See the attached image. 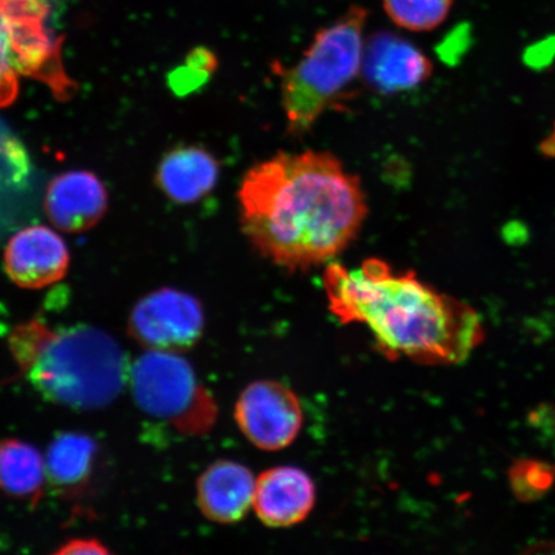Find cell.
Masks as SVG:
<instances>
[{
    "instance_id": "16",
    "label": "cell",
    "mask_w": 555,
    "mask_h": 555,
    "mask_svg": "<svg viewBox=\"0 0 555 555\" xmlns=\"http://www.w3.org/2000/svg\"><path fill=\"white\" fill-rule=\"evenodd\" d=\"M47 481L46 461L25 441H0V489L5 494L37 503Z\"/></svg>"
},
{
    "instance_id": "17",
    "label": "cell",
    "mask_w": 555,
    "mask_h": 555,
    "mask_svg": "<svg viewBox=\"0 0 555 555\" xmlns=\"http://www.w3.org/2000/svg\"><path fill=\"white\" fill-rule=\"evenodd\" d=\"M454 0H384L387 16L400 29L425 33L446 21Z\"/></svg>"
},
{
    "instance_id": "5",
    "label": "cell",
    "mask_w": 555,
    "mask_h": 555,
    "mask_svg": "<svg viewBox=\"0 0 555 555\" xmlns=\"http://www.w3.org/2000/svg\"><path fill=\"white\" fill-rule=\"evenodd\" d=\"M128 385L145 414L170 423L179 433L203 435L217 421V402L179 352H144L130 365Z\"/></svg>"
},
{
    "instance_id": "18",
    "label": "cell",
    "mask_w": 555,
    "mask_h": 555,
    "mask_svg": "<svg viewBox=\"0 0 555 555\" xmlns=\"http://www.w3.org/2000/svg\"><path fill=\"white\" fill-rule=\"evenodd\" d=\"M509 482L519 501H539L555 483V464L531 460L516 462L509 470Z\"/></svg>"
},
{
    "instance_id": "21",
    "label": "cell",
    "mask_w": 555,
    "mask_h": 555,
    "mask_svg": "<svg viewBox=\"0 0 555 555\" xmlns=\"http://www.w3.org/2000/svg\"><path fill=\"white\" fill-rule=\"evenodd\" d=\"M530 425L555 456V406L543 404L529 416Z\"/></svg>"
},
{
    "instance_id": "3",
    "label": "cell",
    "mask_w": 555,
    "mask_h": 555,
    "mask_svg": "<svg viewBox=\"0 0 555 555\" xmlns=\"http://www.w3.org/2000/svg\"><path fill=\"white\" fill-rule=\"evenodd\" d=\"M10 349L41 398L74 411L113 404L129 382L130 363L120 344L90 325L53 331L34 319L11 332Z\"/></svg>"
},
{
    "instance_id": "11",
    "label": "cell",
    "mask_w": 555,
    "mask_h": 555,
    "mask_svg": "<svg viewBox=\"0 0 555 555\" xmlns=\"http://www.w3.org/2000/svg\"><path fill=\"white\" fill-rule=\"evenodd\" d=\"M317 489L307 472L281 466L256 478L253 509L261 522L274 529L301 524L314 508Z\"/></svg>"
},
{
    "instance_id": "10",
    "label": "cell",
    "mask_w": 555,
    "mask_h": 555,
    "mask_svg": "<svg viewBox=\"0 0 555 555\" xmlns=\"http://www.w3.org/2000/svg\"><path fill=\"white\" fill-rule=\"evenodd\" d=\"M68 248L60 234L44 225L27 227L13 235L4 253V268L23 288H44L65 276Z\"/></svg>"
},
{
    "instance_id": "24",
    "label": "cell",
    "mask_w": 555,
    "mask_h": 555,
    "mask_svg": "<svg viewBox=\"0 0 555 555\" xmlns=\"http://www.w3.org/2000/svg\"><path fill=\"white\" fill-rule=\"evenodd\" d=\"M520 555H555L554 541H541V543L533 544Z\"/></svg>"
},
{
    "instance_id": "4",
    "label": "cell",
    "mask_w": 555,
    "mask_h": 555,
    "mask_svg": "<svg viewBox=\"0 0 555 555\" xmlns=\"http://www.w3.org/2000/svg\"><path fill=\"white\" fill-rule=\"evenodd\" d=\"M367 12L351 5L319 30L297 64L282 74V106L289 133H307L362 75Z\"/></svg>"
},
{
    "instance_id": "2",
    "label": "cell",
    "mask_w": 555,
    "mask_h": 555,
    "mask_svg": "<svg viewBox=\"0 0 555 555\" xmlns=\"http://www.w3.org/2000/svg\"><path fill=\"white\" fill-rule=\"evenodd\" d=\"M323 286L332 314L344 324L366 325L390 359L457 364L483 339L474 309L437 293L413 272H395L384 260L367 259L353 269L332 262Z\"/></svg>"
},
{
    "instance_id": "26",
    "label": "cell",
    "mask_w": 555,
    "mask_h": 555,
    "mask_svg": "<svg viewBox=\"0 0 555 555\" xmlns=\"http://www.w3.org/2000/svg\"><path fill=\"white\" fill-rule=\"evenodd\" d=\"M44 2H46V0H44Z\"/></svg>"
},
{
    "instance_id": "22",
    "label": "cell",
    "mask_w": 555,
    "mask_h": 555,
    "mask_svg": "<svg viewBox=\"0 0 555 555\" xmlns=\"http://www.w3.org/2000/svg\"><path fill=\"white\" fill-rule=\"evenodd\" d=\"M52 555H114L106 546L94 539H75L62 545Z\"/></svg>"
},
{
    "instance_id": "1",
    "label": "cell",
    "mask_w": 555,
    "mask_h": 555,
    "mask_svg": "<svg viewBox=\"0 0 555 555\" xmlns=\"http://www.w3.org/2000/svg\"><path fill=\"white\" fill-rule=\"evenodd\" d=\"M241 224L276 266L304 272L341 254L367 214L360 179L328 152L280 154L243 178Z\"/></svg>"
},
{
    "instance_id": "25",
    "label": "cell",
    "mask_w": 555,
    "mask_h": 555,
    "mask_svg": "<svg viewBox=\"0 0 555 555\" xmlns=\"http://www.w3.org/2000/svg\"><path fill=\"white\" fill-rule=\"evenodd\" d=\"M540 152L547 158H555V131L540 143Z\"/></svg>"
},
{
    "instance_id": "6",
    "label": "cell",
    "mask_w": 555,
    "mask_h": 555,
    "mask_svg": "<svg viewBox=\"0 0 555 555\" xmlns=\"http://www.w3.org/2000/svg\"><path fill=\"white\" fill-rule=\"evenodd\" d=\"M0 9L9 23L18 75L44 82L55 99L68 100L75 85L62 62V41L48 25L50 7L44 0H0Z\"/></svg>"
},
{
    "instance_id": "20",
    "label": "cell",
    "mask_w": 555,
    "mask_h": 555,
    "mask_svg": "<svg viewBox=\"0 0 555 555\" xmlns=\"http://www.w3.org/2000/svg\"><path fill=\"white\" fill-rule=\"evenodd\" d=\"M217 67V60L214 54L206 50H197L189 55L186 59V68L179 69L173 75V82L177 88L197 87L198 82L204 81L208 74H211Z\"/></svg>"
},
{
    "instance_id": "23",
    "label": "cell",
    "mask_w": 555,
    "mask_h": 555,
    "mask_svg": "<svg viewBox=\"0 0 555 555\" xmlns=\"http://www.w3.org/2000/svg\"><path fill=\"white\" fill-rule=\"evenodd\" d=\"M502 238L511 247H524L530 242V228L522 220L506 221L502 228Z\"/></svg>"
},
{
    "instance_id": "13",
    "label": "cell",
    "mask_w": 555,
    "mask_h": 555,
    "mask_svg": "<svg viewBox=\"0 0 555 555\" xmlns=\"http://www.w3.org/2000/svg\"><path fill=\"white\" fill-rule=\"evenodd\" d=\"M46 211L61 231L85 232L103 218L108 193L93 172L74 170L55 177L46 193Z\"/></svg>"
},
{
    "instance_id": "15",
    "label": "cell",
    "mask_w": 555,
    "mask_h": 555,
    "mask_svg": "<svg viewBox=\"0 0 555 555\" xmlns=\"http://www.w3.org/2000/svg\"><path fill=\"white\" fill-rule=\"evenodd\" d=\"M220 166L210 152L197 145H180L164 156L156 183L173 203H198L218 183Z\"/></svg>"
},
{
    "instance_id": "9",
    "label": "cell",
    "mask_w": 555,
    "mask_h": 555,
    "mask_svg": "<svg viewBox=\"0 0 555 555\" xmlns=\"http://www.w3.org/2000/svg\"><path fill=\"white\" fill-rule=\"evenodd\" d=\"M433 72L427 55L398 34L378 31L365 41L362 76L374 92H406L426 82Z\"/></svg>"
},
{
    "instance_id": "12",
    "label": "cell",
    "mask_w": 555,
    "mask_h": 555,
    "mask_svg": "<svg viewBox=\"0 0 555 555\" xmlns=\"http://www.w3.org/2000/svg\"><path fill=\"white\" fill-rule=\"evenodd\" d=\"M47 482L61 498L85 496L103 472L101 443L85 433H61L44 456Z\"/></svg>"
},
{
    "instance_id": "8",
    "label": "cell",
    "mask_w": 555,
    "mask_h": 555,
    "mask_svg": "<svg viewBox=\"0 0 555 555\" xmlns=\"http://www.w3.org/2000/svg\"><path fill=\"white\" fill-rule=\"evenodd\" d=\"M235 422L256 448H287L301 431L302 408L296 393L276 380H256L240 395Z\"/></svg>"
},
{
    "instance_id": "7",
    "label": "cell",
    "mask_w": 555,
    "mask_h": 555,
    "mask_svg": "<svg viewBox=\"0 0 555 555\" xmlns=\"http://www.w3.org/2000/svg\"><path fill=\"white\" fill-rule=\"evenodd\" d=\"M205 314L196 297L172 288L155 291L139 301L129 319V333L149 350L182 352L203 336Z\"/></svg>"
},
{
    "instance_id": "19",
    "label": "cell",
    "mask_w": 555,
    "mask_h": 555,
    "mask_svg": "<svg viewBox=\"0 0 555 555\" xmlns=\"http://www.w3.org/2000/svg\"><path fill=\"white\" fill-rule=\"evenodd\" d=\"M18 93V73L13 60L11 34L0 9V107L10 106Z\"/></svg>"
},
{
    "instance_id": "14",
    "label": "cell",
    "mask_w": 555,
    "mask_h": 555,
    "mask_svg": "<svg viewBox=\"0 0 555 555\" xmlns=\"http://www.w3.org/2000/svg\"><path fill=\"white\" fill-rule=\"evenodd\" d=\"M255 490L256 478L246 466L218 461L198 478V508L212 522L237 524L253 508Z\"/></svg>"
}]
</instances>
